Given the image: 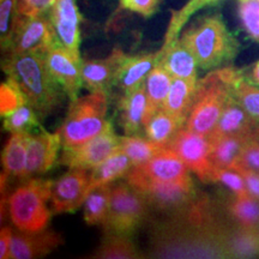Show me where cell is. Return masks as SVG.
I'll return each mask as SVG.
<instances>
[{
	"mask_svg": "<svg viewBox=\"0 0 259 259\" xmlns=\"http://www.w3.org/2000/svg\"><path fill=\"white\" fill-rule=\"evenodd\" d=\"M233 95L251 118L259 122V85L248 82L242 71L233 85Z\"/></svg>",
	"mask_w": 259,
	"mask_h": 259,
	"instance_id": "obj_35",
	"label": "cell"
},
{
	"mask_svg": "<svg viewBox=\"0 0 259 259\" xmlns=\"http://www.w3.org/2000/svg\"><path fill=\"white\" fill-rule=\"evenodd\" d=\"M64 244L60 233L54 231L14 232L12 234L10 258L31 259L45 257Z\"/></svg>",
	"mask_w": 259,
	"mask_h": 259,
	"instance_id": "obj_15",
	"label": "cell"
},
{
	"mask_svg": "<svg viewBox=\"0 0 259 259\" xmlns=\"http://www.w3.org/2000/svg\"><path fill=\"white\" fill-rule=\"evenodd\" d=\"M149 204L141 193L127 183L112 187L111 206L105 232L127 235L137 231L148 216Z\"/></svg>",
	"mask_w": 259,
	"mask_h": 259,
	"instance_id": "obj_7",
	"label": "cell"
},
{
	"mask_svg": "<svg viewBox=\"0 0 259 259\" xmlns=\"http://www.w3.org/2000/svg\"><path fill=\"white\" fill-rule=\"evenodd\" d=\"M132 169L149 179L158 181H178L190 177V169L185 162L169 147L164 148L144 163L132 167Z\"/></svg>",
	"mask_w": 259,
	"mask_h": 259,
	"instance_id": "obj_16",
	"label": "cell"
},
{
	"mask_svg": "<svg viewBox=\"0 0 259 259\" xmlns=\"http://www.w3.org/2000/svg\"><path fill=\"white\" fill-rule=\"evenodd\" d=\"M38 113L35 111L34 107L25 103L19 108L15 109L10 114L3 116V127L9 132H29L32 130L41 128Z\"/></svg>",
	"mask_w": 259,
	"mask_h": 259,
	"instance_id": "obj_34",
	"label": "cell"
},
{
	"mask_svg": "<svg viewBox=\"0 0 259 259\" xmlns=\"http://www.w3.org/2000/svg\"><path fill=\"white\" fill-rule=\"evenodd\" d=\"M223 208L236 225L247 229H259V202L252 197H236L226 200Z\"/></svg>",
	"mask_w": 259,
	"mask_h": 259,
	"instance_id": "obj_30",
	"label": "cell"
},
{
	"mask_svg": "<svg viewBox=\"0 0 259 259\" xmlns=\"http://www.w3.org/2000/svg\"><path fill=\"white\" fill-rule=\"evenodd\" d=\"M45 59L52 77L59 83L70 101H76L83 87L82 58L76 57L58 42L45 54Z\"/></svg>",
	"mask_w": 259,
	"mask_h": 259,
	"instance_id": "obj_11",
	"label": "cell"
},
{
	"mask_svg": "<svg viewBox=\"0 0 259 259\" xmlns=\"http://www.w3.org/2000/svg\"><path fill=\"white\" fill-rule=\"evenodd\" d=\"M126 183L144 197L149 206H154L168 216L187 211L202 196L191 177L178 181L151 180L131 168L126 176Z\"/></svg>",
	"mask_w": 259,
	"mask_h": 259,
	"instance_id": "obj_6",
	"label": "cell"
},
{
	"mask_svg": "<svg viewBox=\"0 0 259 259\" xmlns=\"http://www.w3.org/2000/svg\"><path fill=\"white\" fill-rule=\"evenodd\" d=\"M57 0H17V11L19 15L35 17L48 14Z\"/></svg>",
	"mask_w": 259,
	"mask_h": 259,
	"instance_id": "obj_42",
	"label": "cell"
},
{
	"mask_svg": "<svg viewBox=\"0 0 259 259\" xmlns=\"http://www.w3.org/2000/svg\"><path fill=\"white\" fill-rule=\"evenodd\" d=\"M223 245L228 258H258L259 229H247L232 222L223 232Z\"/></svg>",
	"mask_w": 259,
	"mask_h": 259,
	"instance_id": "obj_22",
	"label": "cell"
},
{
	"mask_svg": "<svg viewBox=\"0 0 259 259\" xmlns=\"http://www.w3.org/2000/svg\"><path fill=\"white\" fill-rule=\"evenodd\" d=\"M158 64L170 74L173 78L189 80L197 79V63L193 53L179 38L170 42L167 46H162L158 51Z\"/></svg>",
	"mask_w": 259,
	"mask_h": 259,
	"instance_id": "obj_20",
	"label": "cell"
},
{
	"mask_svg": "<svg viewBox=\"0 0 259 259\" xmlns=\"http://www.w3.org/2000/svg\"><path fill=\"white\" fill-rule=\"evenodd\" d=\"M28 136L29 132H12L6 142L2 155V183L10 178L27 180Z\"/></svg>",
	"mask_w": 259,
	"mask_h": 259,
	"instance_id": "obj_21",
	"label": "cell"
},
{
	"mask_svg": "<svg viewBox=\"0 0 259 259\" xmlns=\"http://www.w3.org/2000/svg\"><path fill=\"white\" fill-rule=\"evenodd\" d=\"M112 187L103 185L93 189L84 200L83 219L88 226L105 227L111 206Z\"/></svg>",
	"mask_w": 259,
	"mask_h": 259,
	"instance_id": "obj_29",
	"label": "cell"
},
{
	"mask_svg": "<svg viewBox=\"0 0 259 259\" xmlns=\"http://www.w3.org/2000/svg\"><path fill=\"white\" fill-rule=\"evenodd\" d=\"M25 103H28V99L23 90L21 89L16 80L8 77L6 82L2 83V87H0V114H2V118Z\"/></svg>",
	"mask_w": 259,
	"mask_h": 259,
	"instance_id": "obj_36",
	"label": "cell"
},
{
	"mask_svg": "<svg viewBox=\"0 0 259 259\" xmlns=\"http://www.w3.org/2000/svg\"><path fill=\"white\" fill-rule=\"evenodd\" d=\"M107 93L92 92L70 105L69 112L58 128L64 148L77 147L105 132L112 122L106 119Z\"/></svg>",
	"mask_w": 259,
	"mask_h": 259,
	"instance_id": "obj_4",
	"label": "cell"
},
{
	"mask_svg": "<svg viewBox=\"0 0 259 259\" xmlns=\"http://www.w3.org/2000/svg\"><path fill=\"white\" fill-rule=\"evenodd\" d=\"M120 150V137L115 134L113 125L105 132L87 143L77 147L64 148L58 163L61 166L80 169H93Z\"/></svg>",
	"mask_w": 259,
	"mask_h": 259,
	"instance_id": "obj_9",
	"label": "cell"
},
{
	"mask_svg": "<svg viewBox=\"0 0 259 259\" xmlns=\"http://www.w3.org/2000/svg\"><path fill=\"white\" fill-rule=\"evenodd\" d=\"M202 183H211L213 166L210 161V142L206 136L179 128L168 144Z\"/></svg>",
	"mask_w": 259,
	"mask_h": 259,
	"instance_id": "obj_10",
	"label": "cell"
},
{
	"mask_svg": "<svg viewBox=\"0 0 259 259\" xmlns=\"http://www.w3.org/2000/svg\"><path fill=\"white\" fill-rule=\"evenodd\" d=\"M17 15V0H0V42L3 53L8 51L11 44Z\"/></svg>",
	"mask_w": 259,
	"mask_h": 259,
	"instance_id": "obj_37",
	"label": "cell"
},
{
	"mask_svg": "<svg viewBox=\"0 0 259 259\" xmlns=\"http://www.w3.org/2000/svg\"><path fill=\"white\" fill-rule=\"evenodd\" d=\"M180 40L192 52L203 70L216 69L232 61L240 47L219 14L199 19L183 32Z\"/></svg>",
	"mask_w": 259,
	"mask_h": 259,
	"instance_id": "obj_3",
	"label": "cell"
},
{
	"mask_svg": "<svg viewBox=\"0 0 259 259\" xmlns=\"http://www.w3.org/2000/svg\"><path fill=\"white\" fill-rule=\"evenodd\" d=\"M2 67L9 78L18 83L41 118H46L61 106L66 95L47 69L45 54L29 53L5 56Z\"/></svg>",
	"mask_w": 259,
	"mask_h": 259,
	"instance_id": "obj_1",
	"label": "cell"
},
{
	"mask_svg": "<svg viewBox=\"0 0 259 259\" xmlns=\"http://www.w3.org/2000/svg\"><path fill=\"white\" fill-rule=\"evenodd\" d=\"M160 53L137 54V56H127L122 53L120 63L114 77V85L121 90L122 94L130 93L147 79L148 74L157 64Z\"/></svg>",
	"mask_w": 259,
	"mask_h": 259,
	"instance_id": "obj_17",
	"label": "cell"
},
{
	"mask_svg": "<svg viewBox=\"0 0 259 259\" xmlns=\"http://www.w3.org/2000/svg\"><path fill=\"white\" fill-rule=\"evenodd\" d=\"M257 134L232 135L210 141V161L215 168H232L240 156L246 143Z\"/></svg>",
	"mask_w": 259,
	"mask_h": 259,
	"instance_id": "obj_25",
	"label": "cell"
},
{
	"mask_svg": "<svg viewBox=\"0 0 259 259\" xmlns=\"http://www.w3.org/2000/svg\"><path fill=\"white\" fill-rule=\"evenodd\" d=\"M122 52L120 48H114L105 59L88 60L82 63L83 87L90 92L108 93L114 85V77L120 63Z\"/></svg>",
	"mask_w": 259,
	"mask_h": 259,
	"instance_id": "obj_18",
	"label": "cell"
},
{
	"mask_svg": "<svg viewBox=\"0 0 259 259\" xmlns=\"http://www.w3.org/2000/svg\"><path fill=\"white\" fill-rule=\"evenodd\" d=\"M251 77H252V80H253L254 84H257V85H259V60L255 61V64L253 65V67H252Z\"/></svg>",
	"mask_w": 259,
	"mask_h": 259,
	"instance_id": "obj_45",
	"label": "cell"
},
{
	"mask_svg": "<svg viewBox=\"0 0 259 259\" xmlns=\"http://www.w3.org/2000/svg\"><path fill=\"white\" fill-rule=\"evenodd\" d=\"M257 132H259V122L251 118L233 95L227 102L218 124L213 127L211 134L206 137L210 141H213L226 136L257 134Z\"/></svg>",
	"mask_w": 259,
	"mask_h": 259,
	"instance_id": "obj_19",
	"label": "cell"
},
{
	"mask_svg": "<svg viewBox=\"0 0 259 259\" xmlns=\"http://www.w3.org/2000/svg\"><path fill=\"white\" fill-rule=\"evenodd\" d=\"M131 168V160L120 149L101 164L93 168L89 176V192L95 187L109 185L113 181L126 177Z\"/></svg>",
	"mask_w": 259,
	"mask_h": 259,
	"instance_id": "obj_27",
	"label": "cell"
},
{
	"mask_svg": "<svg viewBox=\"0 0 259 259\" xmlns=\"http://www.w3.org/2000/svg\"><path fill=\"white\" fill-rule=\"evenodd\" d=\"M12 234H14V231L10 227H3L0 232V258L2 259L10 258Z\"/></svg>",
	"mask_w": 259,
	"mask_h": 259,
	"instance_id": "obj_44",
	"label": "cell"
},
{
	"mask_svg": "<svg viewBox=\"0 0 259 259\" xmlns=\"http://www.w3.org/2000/svg\"><path fill=\"white\" fill-rule=\"evenodd\" d=\"M233 169L238 170L241 174L245 180L246 187H247L248 194H250L252 198L259 202V173L245 169V168L241 167H234Z\"/></svg>",
	"mask_w": 259,
	"mask_h": 259,
	"instance_id": "obj_43",
	"label": "cell"
},
{
	"mask_svg": "<svg viewBox=\"0 0 259 259\" xmlns=\"http://www.w3.org/2000/svg\"><path fill=\"white\" fill-rule=\"evenodd\" d=\"M171 83H173V77L157 61V64L155 65L154 69L150 71L145 79L147 111H145L143 118V126L153 118L158 109L163 108Z\"/></svg>",
	"mask_w": 259,
	"mask_h": 259,
	"instance_id": "obj_24",
	"label": "cell"
},
{
	"mask_svg": "<svg viewBox=\"0 0 259 259\" xmlns=\"http://www.w3.org/2000/svg\"><path fill=\"white\" fill-rule=\"evenodd\" d=\"M53 180L30 178L6 199L10 219L18 231L41 232L46 229L53 211L47 203L52 197Z\"/></svg>",
	"mask_w": 259,
	"mask_h": 259,
	"instance_id": "obj_5",
	"label": "cell"
},
{
	"mask_svg": "<svg viewBox=\"0 0 259 259\" xmlns=\"http://www.w3.org/2000/svg\"><path fill=\"white\" fill-rule=\"evenodd\" d=\"M234 167H241L259 173V136H255L246 143L238 161L232 168Z\"/></svg>",
	"mask_w": 259,
	"mask_h": 259,
	"instance_id": "obj_40",
	"label": "cell"
},
{
	"mask_svg": "<svg viewBox=\"0 0 259 259\" xmlns=\"http://www.w3.org/2000/svg\"><path fill=\"white\" fill-rule=\"evenodd\" d=\"M239 16L246 34L259 44V0H238Z\"/></svg>",
	"mask_w": 259,
	"mask_h": 259,
	"instance_id": "obj_39",
	"label": "cell"
},
{
	"mask_svg": "<svg viewBox=\"0 0 259 259\" xmlns=\"http://www.w3.org/2000/svg\"><path fill=\"white\" fill-rule=\"evenodd\" d=\"M179 128H181L179 121L164 108L158 109L153 118L144 125L147 138L161 145L169 144Z\"/></svg>",
	"mask_w": 259,
	"mask_h": 259,
	"instance_id": "obj_32",
	"label": "cell"
},
{
	"mask_svg": "<svg viewBox=\"0 0 259 259\" xmlns=\"http://www.w3.org/2000/svg\"><path fill=\"white\" fill-rule=\"evenodd\" d=\"M240 69L225 66L211 71L198 80L185 127L196 134L209 136L218 124L223 109L233 96V85Z\"/></svg>",
	"mask_w": 259,
	"mask_h": 259,
	"instance_id": "obj_2",
	"label": "cell"
},
{
	"mask_svg": "<svg viewBox=\"0 0 259 259\" xmlns=\"http://www.w3.org/2000/svg\"><path fill=\"white\" fill-rule=\"evenodd\" d=\"M167 147L168 145L157 144L149 138L137 135H125L120 137V149L130 157L132 167L144 163Z\"/></svg>",
	"mask_w": 259,
	"mask_h": 259,
	"instance_id": "obj_31",
	"label": "cell"
},
{
	"mask_svg": "<svg viewBox=\"0 0 259 259\" xmlns=\"http://www.w3.org/2000/svg\"><path fill=\"white\" fill-rule=\"evenodd\" d=\"M198 80L173 78L163 108L173 115L183 126L187 120L192 107Z\"/></svg>",
	"mask_w": 259,
	"mask_h": 259,
	"instance_id": "obj_26",
	"label": "cell"
},
{
	"mask_svg": "<svg viewBox=\"0 0 259 259\" xmlns=\"http://www.w3.org/2000/svg\"><path fill=\"white\" fill-rule=\"evenodd\" d=\"M59 44L66 47L76 57H80V15L77 0H57L48 11Z\"/></svg>",
	"mask_w": 259,
	"mask_h": 259,
	"instance_id": "obj_13",
	"label": "cell"
},
{
	"mask_svg": "<svg viewBox=\"0 0 259 259\" xmlns=\"http://www.w3.org/2000/svg\"><path fill=\"white\" fill-rule=\"evenodd\" d=\"M221 0H189L185 5L178 11H174L171 15L169 24H168L164 42L162 46H167L170 42H173L177 38H179V34L185 27V24L189 22V19L196 14L197 11L202 10L206 6L216 5Z\"/></svg>",
	"mask_w": 259,
	"mask_h": 259,
	"instance_id": "obj_33",
	"label": "cell"
},
{
	"mask_svg": "<svg viewBox=\"0 0 259 259\" xmlns=\"http://www.w3.org/2000/svg\"><path fill=\"white\" fill-rule=\"evenodd\" d=\"M61 138L58 132L52 134L44 127L38 134L28 136L27 179L45 174L54 166L61 148Z\"/></svg>",
	"mask_w": 259,
	"mask_h": 259,
	"instance_id": "obj_14",
	"label": "cell"
},
{
	"mask_svg": "<svg viewBox=\"0 0 259 259\" xmlns=\"http://www.w3.org/2000/svg\"><path fill=\"white\" fill-rule=\"evenodd\" d=\"M58 38L48 15L27 17L17 15V19L12 32L11 44L5 56H22L29 53L46 54Z\"/></svg>",
	"mask_w": 259,
	"mask_h": 259,
	"instance_id": "obj_8",
	"label": "cell"
},
{
	"mask_svg": "<svg viewBox=\"0 0 259 259\" xmlns=\"http://www.w3.org/2000/svg\"><path fill=\"white\" fill-rule=\"evenodd\" d=\"M211 183H220L236 197H251L248 194L244 178L233 168H215L211 174Z\"/></svg>",
	"mask_w": 259,
	"mask_h": 259,
	"instance_id": "obj_38",
	"label": "cell"
},
{
	"mask_svg": "<svg viewBox=\"0 0 259 259\" xmlns=\"http://www.w3.org/2000/svg\"><path fill=\"white\" fill-rule=\"evenodd\" d=\"M88 169L72 168L53 181L51 203L53 213L77 211L84 204L89 193Z\"/></svg>",
	"mask_w": 259,
	"mask_h": 259,
	"instance_id": "obj_12",
	"label": "cell"
},
{
	"mask_svg": "<svg viewBox=\"0 0 259 259\" xmlns=\"http://www.w3.org/2000/svg\"><path fill=\"white\" fill-rule=\"evenodd\" d=\"M147 111V92L145 82L132 92L122 94L119 100L120 125L125 135H136L141 126H143V118Z\"/></svg>",
	"mask_w": 259,
	"mask_h": 259,
	"instance_id": "obj_23",
	"label": "cell"
},
{
	"mask_svg": "<svg viewBox=\"0 0 259 259\" xmlns=\"http://www.w3.org/2000/svg\"><path fill=\"white\" fill-rule=\"evenodd\" d=\"M90 258L96 259H138L142 258L130 236L105 232L101 244Z\"/></svg>",
	"mask_w": 259,
	"mask_h": 259,
	"instance_id": "obj_28",
	"label": "cell"
},
{
	"mask_svg": "<svg viewBox=\"0 0 259 259\" xmlns=\"http://www.w3.org/2000/svg\"><path fill=\"white\" fill-rule=\"evenodd\" d=\"M162 0H119L122 10L135 12L145 18L151 17L157 12Z\"/></svg>",
	"mask_w": 259,
	"mask_h": 259,
	"instance_id": "obj_41",
	"label": "cell"
}]
</instances>
